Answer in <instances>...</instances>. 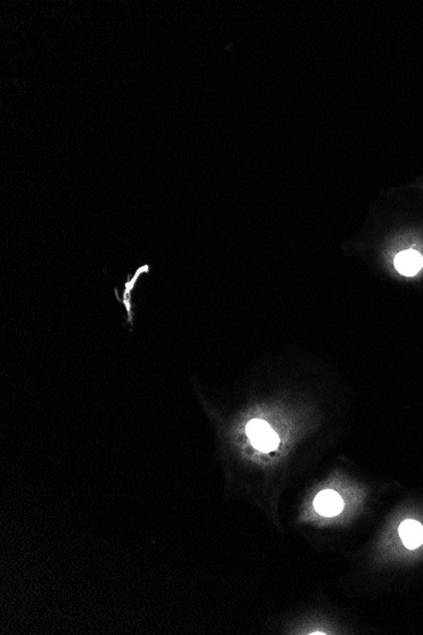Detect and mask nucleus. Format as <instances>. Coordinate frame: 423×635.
I'll use <instances>...</instances> for the list:
<instances>
[{
    "instance_id": "obj_4",
    "label": "nucleus",
    "mask_w": 423,
    "mask_h": 635,
    "mask_svg": "<svg viewBox=\"0 0 423 635\" xmlns=\"http://www.w3.org/2000/svg\"><path fill=\"white\" fill-rule=\"evenodd\" d=\"M399 535H401L403 544L408 549H416L423 544V527L414 520H406L399 527Z\"/></svg>"
},
{
    "instance_id": "obj_3",
    "label": "nucleus",
    "mask_w": 423,
    "mask_h": 635,
    "mask_svg": "<svg viewBox=\"0 0 423 635\" xmlns=\"http://www.w3.org/2000/svg\"><path fill=\"white\" fill-rule=\"evenodd\" d=\"M394 265L395 269L403 275L413 277L422 269L423 258L414 250H406L395 256Z\"/></svg>"
},
{
    "instance_id": "obj_1",
    "label": "nucleus",
    "mask_w": 423,
    "mask_h": 635,
    "mask_svg": "<svg viewBox=\"0 0 423 635\" xmlns=\"http://www.w3.org/2000/svg\"><path fill=\"white\" fill-rule=\"evenodd\" d=\"M248 437L250 442L258 450L269 453L275 450L279 445V437L277 432L271 429V426L264 420L255 419L248 424Z\"/></svg>"
},
{
    "instance_id": "obj_2",
    "label": "nucleus",
    "mask_w": 423,
    "mask_h": 635,
    "mask_svg": "<svg viewBox=\"0 0 423 635\" xmlns=\"http://www.w3.org/2000/svg\"><path fill=\"white\" fill-rule=\"evenodd\" d=\"M313 505L320 515L326 517H336L344 510L342 497L332 489H325L317 494Z\"/></svg>"
}]
</instances>
